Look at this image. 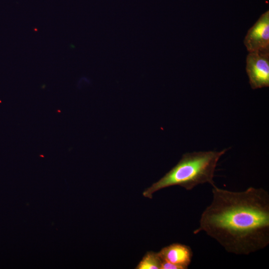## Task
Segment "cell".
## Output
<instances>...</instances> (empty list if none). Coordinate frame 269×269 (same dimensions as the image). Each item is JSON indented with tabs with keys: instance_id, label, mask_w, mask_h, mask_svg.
<instances>
[{
	"instance_id": "6da1fadb",
	"label": "cell",
	"mask_w": 269,
	"mask_h": 269,
	"mask_svg": "<svg viewBox=\"0 0 269 269\" xmlns=\"http://www.w3.org/2000/svg\"><path fill=\"white\" fill-rule=\"evenodd\" d=\"M212 200L201 214V232L217 241L228 253L249 255L269 245V193L249 187L234 191L212 185Z\"/></svg>"
},
{
	"instance_id": "7a4b0ae2",
	"label": "cell",
	"mask_w": 269,
	"mask_h": 269,
	"mask_svg": "<svg viewBox=\"0 0 269 269\" xmlns=\"http://www.w3.org/2000/svg\"><path fill=\"white\" fill-rule=\"evenodd\" d=\"M227 148L219 151L210 150L186 153L173 167L157 182L142 193L144 197L152 199L153 194L172 186H179L191 190L200 184H214L213 178L220 157Z\"/></svg>"
},
{
	"instance_id": "3957f363",
	"label": "cell",
	"mask_w": 269,
	"mask_h": 269,
	"mask_svg": "<svg viewBox=\"0 0 269 269\" xmlns=\"http://www.w3.org/2000/svg\"><path fill=\"white\" fill-rule=\"evenodd\" d=\"M246 70L253 89L269 86V53L249 52Z\"/></svg>"
},
{
	"instance_id": "277c9868",
	"label": "cell",
	"mask_w": 269,
	"mask_h": 269,
	"mask_svg": "<svg viewBox=\"0 0 269 269\" xmlns=\"http://www.w3.org/2000/svg\"><path fill=\"white\" fill-rule=\"evenodd\" d=\"M244 44L249 52L269 53V10L263 13L249 29Z\"/></svg>"
},
{
	"instance_id": "5b68a950",
	"label": "cell",
	"mask_w": 269,
	"mask_h": 269,
	"mask_svg": "<svg viewBox=\"0 0 269 269\" xmlns=\"http://www.w3.org/2000/svg\"><path fill=\"white\" fill-rule=\"evenodd\" d=\"M162 261L175 266L178 269H187L190 265L193 252L191 248L180 243H173L158 252Z\"/></svg>"
},
{
	"instance_id": "8992f818",
	"label": "cell",
	"mask_w": 269,
	"mask_h": 269,
	"mask_svg": "<svg viewBox=\"0 0 269 269\" xmlns=\"http://www.w3.org/2000/svg\"><path fill=\"white\" fill-rule=\"evenodd\" d=\"M162 260L158 253L147 252L136 267V269H161Z\"/></svg>"
}]
</instances>
